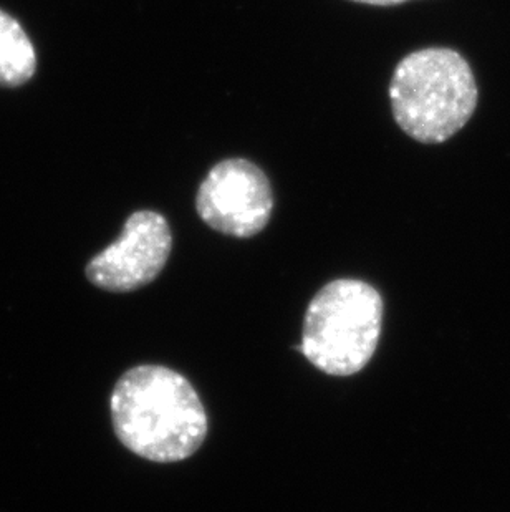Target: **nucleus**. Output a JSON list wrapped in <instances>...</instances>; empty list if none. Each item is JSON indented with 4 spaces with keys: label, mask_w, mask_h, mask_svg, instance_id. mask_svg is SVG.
Instances as JSON below:
<instances>
[{
    "label": "nucleus",
    "mask_w": 510,
    "mask_h": 512,
    "mask_svg": "<svg viewBox=\"0 0 510 512\" xmlns=\"http://www.w3.org/2000/svg\"><path fill=\"white\" fill-rule=\"evenodd\" d=\"M381 322L383 300L375 287L353 279L333 281L308 305L302 343L295 350L327 375L350 377L373 357Z\"/></svg>",
    "instance_id": "7ed1b4c3"
},
{
    "label": "nucleus",
    "mask_w": 510,
    "mask_h": 512,
    "mask_svg": "<svg viewBox=\"0 0 510 512\" xmlns=\"http://www.w3.org/2000/svg\"><path fill=\"white\" fill-rule=\"evenodd\" d=\"M173 249L168 221L150 209L126 219L120 239L88 262V281L108 292H133L161 274Z\"/></svg>",
    "instance_id": "39448f33"
},
{
    "label": "nucleus",
    "mask_w": 510,
    "mask_h": 512,
    "mask_svg": "<svg viewBox=\"0 0 510 512\" xmlns=\"http://www.w3.org/2000/svg\"><path fill=\"white\" fill-rule=\"evenodd\" d=\"M196 209L209 228L246 239L269 224L274 194L259 166L244 158H231L207 173L199 186Z\"/></svg>",
    "instance_id": "20e7f679"
},
{
    "label": "nucleus",
    "mask_w": 510,
    "mask_h": 512,
    "mask_svg": "<svg viewBox=\"0 0 510 512\" xmlns=\"http://www.w3.org/2000/svg\"><path fill=\"white\" fill-rule=\"evenodd\" d=\"M110 408L118 440L154 463L183 461L206 440L203 403L193 385L171 368H131L113 388Z\"/></svg>",
    "instance_id": "f257e3e1"
},
{
    "label": "nucleus",
    "mask_w": 510,
    "mask_h": 512,
    "mask_svg": "<svg viewBox=\"0 0 510 512\" xmlns=\"http://www.w3.org/2000/svg\"><path fill=\"white\" fill-rule=\"evenodd\" d=\"M358 4L378 5V7H390V5L405 4L408 0H352Z\"/></svg>",
    "instance_id": "0eeeda50"
},
{
    "label": "nucleus",
    "mask_w": 510,
    "mask_h": 512,
    "mask_svg": "<svg viewBox=\"0 0 510 512\" xmlns=\"http://www.w3.org/2000/svg\"><path fill=\"white\" fill-rule=\"evenodd\" d=\"M37 72V54L19 20L0 9V87L19 88Z\"/></svg>",
    "instance_id": "423d86ee"
},
{
    "label": "nucleus",
    "mask_w": 510,
    "mask_h": 512,
    "mask_svg": "<svg viewBox=\"0 0 510 512\" xmlns=\"http://www.w3.org/2000/svg\"><path fill=\"white\" fill-rule=\"evenodd\" d=\"M391 110L406 135L436 145L456 135L476 112L479 92L466 58L431 47L406 55L390 83Z\"/></svg>",
    "instance_id": "f03ea898"
}]
</instances>
